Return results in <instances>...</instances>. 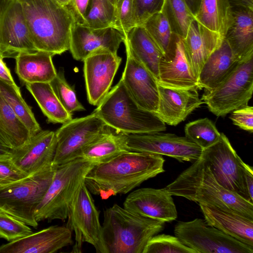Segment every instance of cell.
<instances>
[{
	"label": "cell",
	"instance_id": "obj_1",
	"mask_svg": "<svg viewBox=\"0 0 253 253\" xmlns=\"http://www.w3.org/2000/svg\"><path fill=\"white\" fill-rule=\"evenodd\" d=\"M162 155L128 151L94 166L85 177L89 192L106 200L125 194L165 171Z\"/></svg>",
	"mask_w": 253,
	"mask_h": 253
},
{
	"label": "cell",
	"instance_id": "obj_2",
	"mask_svg": "<svg viewBox=\"0 0 253 253\" xmlns=\"http://www.w3.org/2000/svg\"><path fill=\"white\" fill-rule=\"evenodd\" d=\"M164 188L172 196L232 210L253 219V203L221 185L201 157Z\"/></svg>",
	"mask_w": 253,
	"mask_h": 253
},
{
	"label": "cell",
	"instance_id": "obj_3",
	"mask_svg": "<svg viewBox=\"0 0 253 253\" xmlns=\"http://www.w3.org/2000/svg\"><path fill=\"white\" fill-rule=\"evenodd\" d=\"M37 50L53 55L69 50L75 23L65 6L55 0H19Z\"/></svg>",
	"mask_w": 253,
	"mask_h": 253
},
{
	"label": "cell",
	"instance_id": "obj_4",
	"mask_svg": "<svg viewBox=\"0 0 253 253\" xmlns=\"http://www.w3.org/2000/svg\"><path fill=\"white\" fill-rule=\"evenodd\" d=\"M165 222L134 213L115 204L103 212L102 225L108 253H143Z\"/></svg>",
	"mask_w": 253,
	"mask_h": 253
},
{
	"label": "cell",
	"instance_id": "obj_5",
	"mask_svg": "<svg viewBox=\"0 0 253 253\" xmlns=\"http://www.w3.org/2000/svg\"><path fill=\"white\" fill-rule=\"evenodd\" d=\"M93 113L106 126L126 134L163 132L167 128L156 113L137 105L121 79Z\"/></svg>",
	"mask_w": 253,
	"mask_h": 253
},
{
	"label": "cell",
	"instance_id": "obj_6",
	"mask_svg": "<svg viewBox=\"0 0 253 253\" xmlns=\"http://www.w3.org/2000/svg\"><path fill=\"white\" fill-rule=\"evenodd\" d=\"M94 166L79 158L56 167L52 181L36 209L37 221L67 219L70 204L75 194Z\"/></svg>",
	"mask_w": 253,
	"mask_h": 253
},
{
	"label": "cell",
	"instance_id": "obj_7",
	"mask_svg": "<svg viewBox=\"0 0 253 253\" xmlns=\"http://www.w3.org/2000/svg\"><path fill=\"white\" fill-rule=\"evenodd\" d=\"M52 165L0 188V209L26 224L37 227L36 208L42 201L54 176Z\"/></svg>",
	"mask_w": 253,
	"mask_h": 253
},
{
	"label": "cell",
	"instance_id": "obj_8",
	"mask_svg": "<svg viewBox=\"0 0 253 253\" xmlns=\"http://www.w3.org/2000/svg\"><path fill=\"white\" fill-rule=\"evenodd\" d=\"M253 91V54L240 61L215 87L204 90L201 99L209 111L224 117L248 105Z\"/></svg>",
	"mask_w": 253,
	"mask_h": 253
},
{
	"label": "cell",
	"instance_id": "obj_9",
	"mask_svg": "<svg viewBox=\"0 0 253 253\" xmlns=\"http://www.w3.org/2000/svg\"><path fill=\"white\" fill-rule=\"evenodd\" d=\"M66 226L75 233L72 252L81 253L83 244L93 246L97 253H108L103 238L99 212L84 182L79 187L69 206Z\"/></svg>",
	"mask_w": 253,
	"mask_h": 253
},
{
	"label": "cell",
	"instance_id": "obj_10",
	"mask_svg": "<svg viewBox=\"0 0 253 253\" xmlns=\"http://www.w3.org/2000/svg\"><path fill=\"white\" fill-rule=\"evenodd\" d=\"M174 233L197 253H253V248L209 225L205 219L179 221Z\"/></svg>",
	"mask_w": 253,
	"mask_h": 253
},
{
	"label": "cell",
	"instance_id": "obj_11",
	"mask_svg": "<svg viewBox=\"0 0 253 253\" xmlns=\"http://www.w3.org/2000/svg\"><path fill=\"white\" fill-rule=\"evenodd\" d=\"M106 127L102 120L93 112L63 124L55 131L56 147L52 166L56 167L81 158L84 148Z\"/></svg>",
	"mask_w": 253,
	"mask_h": 253
},
{
	"label": "cell",
	"instance_id": "obj_12",
	"mask_svg": "<svg viewBox=\"0 0 253 253\" xmlns=\"http://www.w3.org/2000/svg\"><path fill=\"white\" fill-rule=\"evenodd\" d=\"M200 157L221 185L251 202L245 185L243 161L224 133L217 142L203 150Z\"/></svg>",
	"mask_w": 253,
	"mask_h": 253
},
{
	"label": "cell",
	"instance_id": "obj_13",
	"mask_svg": "<svg viewBox=\"0 0 253 253\" xmlns=\"http://www.w3.org/2000/svg\"><path fill=\"white\" fill-rule=\"evenodd\" d=\"M126 140L130 151L165 155L180 162L193 163L203 150L186 136L162 132L126 134Z\"/></svg>",
	"mask_w": 253,
	"mask_h": 253
},
{
	"label": "cell",
	"instance_id": "obj_14",
	"mask_svg": "<svg viewBox=\"0 0 253 253\" xmlns=\"http://www.w3.org/2000/svg\"><path fill=\"white\" fill-rule=\"evenodd\" d=\"M37 50L19 0H9L0 17V56L13 58Z\"/></svg>",
	"mask_w": 253,
	"mask_h": 253
},
{
	"label": "cell",
	"instance_id": "obj_15",
	"mask_svg": "<svg viewBox=\"0 0 253 253\" xmlns=\"http://www.w3.org/2000/svg\"><path fill=\"white\" fill-rule=\"evenodd\" d=\"M126 66L121 80L137 105L141 109L156 113L159 103L158 82L152 74L132 54L125 43Z\"/></svg>",
	"mask_w": 253,
	"mask_h": 253
},
{
	"label": "cell",
	"instance_id": "obj_16",
	"mask_svg": "<svg viewBox=\"0 0 253 253\" xmlns=\"http://www.w3.org/2000/svg\"><path fill=\"white\" fill-rule=\"evenodd\" d=\"M117 53L104 50L84 61V73L89 103L98 106L109 91L121 63Z\"/></svg>",
	"mask_w": 253,
	"mask_h": 253
},
{
	"label": "cell",
	"instance_id": "obj_17",
	"mask_svg": "<svg viewBox=\"0 0 253 253\" xmlns=\"http://www.w3.org/2000/svg\"><path fill=\"white\" fill-rule=\"evenodd\" d=\"M124 39L122 33L112 27L93 29L74 23L71 30L69 50L75 60L83 61L101 51L117 53Z\"/></svg>",
	"mask_w": 253,
	"mask_h": 253
},
{
	"label": "cell",
	"instance_id": "obj_18",
	"mask_svg": "<svg viewBox=\"0 0 253 253\" xmlns=\"http://www.w3.org/2000/svg\"><path fill=\"white\" fill-rule=\"evenodd\" d=\"M159 84L181 88H197L198 80L187 59L182 39L173 35L171 42L159 65Z\"/></svg>",
	"mask_w": 253,
	"mask_h": 253
},
{
	"label": "cell",
	"instance_id": "obj_19",
	"mask_svg": "<svg viewBox=\"0 0 253 253\" xmlns=\"http://www.w3.org/2000/svg\"><path fill=\"white\" fill-rule=\"evenodd\" d=\"M124 208L140 215L170 222L177 217L172 195L164 188H142L130 192Z\"/></svg>",
	"mask_w": 253,
	"mask_h": 253
},
{
	"label": "cell",
	"instance_id": "obj_20",
	"mask_svg": "<svg viewBox=\"0 0 253 253\" xmlns=\"http://www.w3.org/2000/svg\"><path fill=\"white\" fill-rule=\"evenodd\" d=\"M56 147L55 132L42 130L22 147L12 149L10 159L28 175L52 166Z\"/></svg>",
	"mask_w": 253,
	"mask_h": 253
},
{
	"label": "cell",
	"instance_id": "obj_21",
	"mask_svg": "<svg viewBox=\"0 0 253 253\" xmlns=\"http://www.w3.org/2000/svg\"><path fill=\"white\" fill-rule=\"evenodd\" d=\"M66 226H51L0 246V253H53L72 244Z\"/></svg>",
	"mask_w": 253,
	"mask_h": 253
},
{
	"label": "cell",
	"instance_id": "obj_22",
	"mask_svg": "<svg viewBox=\"0 0 253 253\" xmlns=\"http://www.w3.org/2000/svg\"><path fill=\"white\" fill-rule=\"evenodd\" d=\"M197 88H181L158 83L159 103L156 114L166 124L176 126L204 102Z\"/></svg>",
	"mask_w": 253,
	"mask_h": 253
},
{
	"label": "cell",
	"instance_id": "obj_23",
	"mask_svg": "<svg viewBox=\"0 0 253 253\" xmlns=\"http://www.w3.org/2000/svg\"><path fill=\"white\" fill-rule=\"evenodd\" d=\"M223 38L204 26L195 18L182 39L185 51L198 80L201 69L210 55L221 44Z\"/></svg>",
	"mask_w": 253,
	"mask_h": 253
},
{
	"label": "cell",
	"instance_id": "obj_24",
	"mask_svg": "<svg viewBox=\"0 0 253 253\" xmlns=\"http://www.w3.org/2000/svg\"><path fill=\"white\" fill-rule=\"evenodd\" d=\"M199 206L209 225L253 248V219L228 209Z\"/></svg>",
	"mask_w": 253,
	"mask_h": 253
},
{
	"label": "cell",
	"instance_id": "obj_25",
	"mask_svg": "<svg viewBox=\"0 0 253 253\" xmlns=\"http://www.w3.org/2000/svg\"><path fill=\"white\" fill-rule=\"evenodd\" d=\"M232 20L223 39L239 61L253 54V9L232 7Z\"/></svg>",
	"mask_w": 253,
	"mask_h": 253
},
{
	"label": "cell",
	"instance_id": "obj_26",
	"mask_svg": "<svg viewBox=\"0 0 253 253\" xmlns=\"http://www.w3.org/2000/svg\"><path fill=\"white\" fill-rule=\"evenodd\" d=\"M53 56L49 52L40 50L20 53L14 58L15 73L24 84L50 83L57 74L52 62Z\"/></svg>",
	"mask_w": 253,
	"mask_h": 253
},
{
	"label": "cell",
	"instance_id": "obj_27",
	"mask_svg": "<svg viewBox=\"0 0 253 253\" xmlns=\"http://www.w3.org/2000/svg\"><path fill=\"white\" fill-rule=\"evenodd\" d=\"M223 39L220 45L208 58L198 78V89L210 90L219 84L239 63Z\"/></svg>",
	"mask_w": 253,
	"mask_h": 253
},
{
	"label": "cell",
	"instance_id": "obj_28",
	"mask_svg": "<svg viewBox=\"0 0 253 253\" xmlns=\"http://www.w3.org/2000/svg\"><path fill=\"white\" fill-rule=\"evenodd\" d=\"M128 151L126 134L112 130L107 126L102 133L84 148L81 158L95 166Z\"/></svg>",
	"mask_w": 253,
	"mask_h": 253
},
{
	"label": "cell",
	"instance_id": "obj_29",
	"mask_svg": "<svg viewBox=\"0 0 253 253\" xmlns=\"http://www.w3.org/2000/svg\"><path fill=\"white\" fill-rule=\"evenodd\" d=\"M123 42L158 81L159 65L164 54L145 28L142 25L133 27L125 36Z\"/></svg>",
	"mask_w": 253,
	"mask_h": 253
},
{
	"label": "cell",
	"instance_id": "obj_30",
	"mask_svg": "<svg viewBox=\"0 0 253 253\" xmlns=\"http://www.w3.org/2000/svg\"><path fill=\"white\" fill-rule=\"evenodd\" d=\"M32 135L0 93V142L15 149L27 143Z\"/></svg>",
	"mask_w": 253,
	"mask_h": 253
},
{
	"label": "cell",
	"instance_id": "obj_31",
	"mask_svg": "<svg viewBox=\"0 0 253 253\" xmlns=\"http://www.w3.org/2000/svg\"><path fill=\"white\" fill-rule=\"evenodd\" d=\"M25 85L48 123L63 124L72 119V114L64 108L50 83H27Z\"/></svg>",
	"mask_w": 253,
	"mask_h": 253
},
{
	"label": "cell",
	"instance_id": "obj_32",
	"mask_svg": "<svg viewBox=\"0 0 253 253\" xmlns=\"http://www.w3.org/2000/svg\"><path fill=\"white\" fill-rule=\"evenodd\" d=\"M194 18L223 38L232 20L231 7L228 0H201Z\"/></svg>",
	"mask_w": 253,
	"mask_h": 253
},
{
	"label": "cell",
	"instance_id": "obj_33",
	"mask_svg": "<svg viewBox=\"0 0 253 253\" xmlns=\"http://www.w3.org/2000/svg\"><path fill=\"white\" fill-rule=\"evenodd\" d=\"M0 93L19 119L30 132L32 136L42 130L31 108L22 98L20 89L0 79Z\"/></svg>",
	"mask_w": 253,
	"mask_h": 253
},
{
	"label": "cell",
	"instance_id": "obj_34",
	"mask_svg": "<svg viewBox=\"0 0 253 253\" xmlns=\"http://www.w3.org/2000/svg\"><path fill=\"white\" fill-rule=\"evenodd\" d=\"M161 11L167 19L172 33L184 39L194 18L184 0H165Z\"/></svg>",
	"mask_w": 253,
	"mask_h": 253
},
{
	"label": "cell",
	"instance_id": "obj_35",
	"mask_svg": "<svg viewBox=\"0 0 253 253\" xmlns=\"http://www.w3.org/2000/svg\"><path fill=\"white\" fill-rule=\"evenodd\" d=\"M184 132L185 136L202 150L217 142L221 136L214 123L208 118L198 119L187 124Z\"/></svg>",
	"mask_w": 253,
	"mask_h": 253
},
{
	"label": "cell",
	"instance_id": "obj_36",
	"mask_svg": "<svg viewBox=\"0 0 253 253\" xmlns=\"http://www.w3.org/2000/svg\"><path fill=\"white\" fill-rule=\"evenodd\" d=\"M114 9L109 0H90L82 25L93 29L112 27Z\"/></svg>",
	"mask_w": 253,
	"mask_h": 253
},
{
	"label": "cell",
	"instance_id": "obj_37",
	"mask_svg": "<svg viewBox=\"0 0 253 253\" xmlns=\"http://www.w3.org/2000/svg\"><path fill=\"white\" fill-rule=\"evenodd\" d=\"M164 54L169 48L173 34L162 11L148 18L142 25Z\"/></svg>",
	"mask_w": 253,
	"mask_h": 253
},
{
	"label": "cell",
	"instance_id": "obj_38",
	"mask_svg": "<svg viewBox=\"0 0 253 253\" xmlns=\"http://www.w3.org/2000/svg\"><path fill=\"white\" fill-rule=\"evenodd\" d=\"M50 84L60 102L68 113L72 114L76 111L85 110L78 100L74 88L67 83L63 68L59 69Z\"/></svg>",
	"mask_w": 253,
	"mask_h": 253
},
{
	"label": "cell",
	"instance_id": "obj_39",
	"mask_svg": "<svg viewBox=\"0 0 253 253\" xmlns=\"http://www.w3.org/2000/svg\"><path fill=\"white\" fill-rule=\"evenodd\" d=\"M143 253H197L178 238L165 234H156L147 243Z\"/></svg>",
	"mask_w": 253,
	"mask_h": 253
},
{
	"label": "cell",
	"instance_id": "obj_40",
	"mask_svg": "<svg viewBox=\"0 0 253 253\" xmlns=\"http://www.w3.org/2000/svg\"><path fill=\"white\" fill-rule=\"evenodd\" d=\"M112 27L125 36L137 26L133 0H117Z\"/></svg>",
	"mask_w": 253,
	"mask_h": 253
},
{
	"label": "cell",
	"instance_id": "obj_41",
	"mask_svg": "<svg viewBox=\"0 0 253 253\" xmlns=\"http://www.w3.org/2000/svg\"><path fill=\"white\" fill-rule=\"evenodd\" d=\"M32 232L29 225L0 209V238L9 242Z\"/></svg>",
	"mask_w": 253,
	"mask_h": 253
},
{
	"label": "cell",
	"instance_id": "obj_42",
	"mask_svg": "<svg viewBox=\"0 0 253 253\" xmlns=\"http://www.w3.org/2000/svg\"><path fill=\"white\" fill-rule=\"evenodd\" d=\"M165 0H133L137 25H142L153 14L162 11Z\"/></svg>",
	"mask_w": 253,
	"mask_h": 253
},
{
	"label": "cell",
	"instance_id": "obj_43",
	"mask_svg": "<svg viewBox=\"0 0 253 253\" xmlns=\"http://www.w3.org/2000/svg\"><path fill=\"white\" fill-rule=\"evenodd\" d=\"M29 175L18 168L11 161L10 157L0 158V180L10 183Z\"/></svg>",
	"mask_w": 253,
	"mask_h": 253
},
{
	"label": "cell",
	"instance_id": "obj_44",
	"mask_svg": "<svg viewBox=\"0 0 253 253\" xmlns=\"http://www.w3.org/2000/svg\"><path fill=\"white\" fill-rule=\"evenodd\" d=\"M231 113L229 118L234 125L250 133L253 132V107L252 106L248 105L237 109Z\"/></svg>",
	"mask_w": 253,
	"mask_h": 253
},
{
	"label": "cell",
	"instance_id": "obj_45",
	"mask_svg": "<svg viewBox=\"0 0 253 253\" xmlns=\"http://www.w3.org/2000/svg\"><path fill=\"white\" fill-rule=\"evenodd\" d=\"M90 0H70L65 6L73 18L75 23L83 25Z\"/></svg>",
	"mask_w": 253,
	"mask_h": 253
},
{
	"label": "cell",
	"instance_id": "obj_46",
	"mask_svg": "<svg viewBox=\"0 0 253 253\" xmlns=\"http://www.w3.org/2000/svg\"><path fill=\"white\" fill-rule=\"evenodd\" d=\"M243 169L246 189L251 201L253 203V167L243 162Z\"/></svg>",
	"mask_w": 253,
	"mask_h": 253
},
{
	"label": "cell",
	"instance_id": "obj_47",
	"mask_svg": "<svg viewBox=\"0 0 253 253\" xmlns=\"http://www.w3.org/2000/svg\"><path fill=\"white\" fill-rule=\"evenodd\" d=\"M0 56V79L13 86L16 88H20L14 82L9 69Z\"/></svg>",
	"mask_w": 253,
	"mask_h": 253
},
{
	"label": "cell",
	"instance_id": "obj_48",
	"mask_svg": "<svg viewBox=\"0 0 253 253\" xmlns=\"http://www.w3.org/2000/svg\"><path fill=\"white\" fill-rule=\"evenodd\" d=\"M232 7H245L253 9V0H228Z\"/></svg>",
	"mask_w": 253,
	"mask_h": 253
},
{
	"label": "cell",
	"instance_id": "obj_49",
	"mask_svg": "<svg viewBox=\"0 0 253 253\" xmlns=\"http://www.w3.org/2000/svg\"><path fill=\"white\" fill-rule=\"evenodd\" d=\"M190 10V12L194 16H195L197 13L201 0H183Z\"/></svg>",
	"mask_w": 253,
	"mask_h": 253
},
{
	"label": "cell",
	"instance_id": "obj_50",
	"mask_svg": "<svg viewBox=\"0 0 253 253\" xmlns=\"http://www.w3.org/2000/svg\"><path fill=\"white\" fill-rule=\"evenodd\" d=\"M12 149L9 148L0 142V158L10 157Z\"/></svg>",
	"mask_w": 253,
	"mask_h": 253
},
{
	"label": "cell",
	"instance_id": "obj_51",
	"mask_svg": "<svg viewBox=\"0 0 253 253\" xmlns=\"http://www.w3.org/2000/svg\"><path fill=\"white\" fill-rule=\"evenodd\" d=\"M9 0H0V17L1 13Z\"/></svg>",
	"mask_w": 253,
	"mask_h": 253
},
{
	"label": "cell",
	"instance_id": "obj_52",
	"mask_svg": "<svg viewBox=\"0 0 253 253\" xmlns=\"http://www.w3.org/2000/svg\"><path fill=\"white\" fill-rule=\"evenodd\" d=\"M57 2L63 6H65L68 4L70 0H55Z\"/></svg>",
	"mask_w": 253,
	"mask_h": 253
},
{
	"label": "cell",
	"instance_id": "obj_53",
	"mask_svg": "<svg viewBox=\"0 0 253 253\" xmlns=\"http://www.w3.org/2000/svg\"><path fill=\"white\" fill-rule=\"evenodd\" d=\"M10 183H7L0 180V188L6 186Z\"/></svg>",
	"mask_w": 253,
	"mask_h": 253
},
{
	"label": "cell",
	"instance_id": "obj_54",
	"mask_svg": "<svg viewBox=\"0 0 253 253\" xmlns=\"http://www.w3.org/2000/svg\"><path fill=\"white\" fill-rule=\"evenodd\" d=\"M114 5L117 0H109Z\"/></svg>",
	"mask_w": 253,
	"mask_h": 253
}]
</instances>
